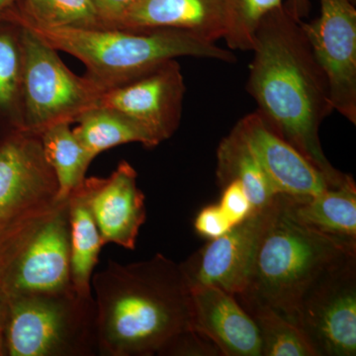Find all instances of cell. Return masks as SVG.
<instances>
[{
	"instance_id": "d6986e66",
	"label": "cell",
	"mask_w": 356,
	"mask_h": 356,
	"mask_svg": "<svg viewBox=\"0 0 356 356\" xmlns=\"http://www.w3.org/2000/svg\"><path fill=\"white\" fill-rule=\"evenodd\" d=\"M69 203L70 281L77 295L93 297L92 281L103 243L81 184L67 196Z\"/></svg>"
},
{
	"instance_id": "5b68a950",
	"label": "cell",
	"mask_w": 356,
	"mask_h": 356,
	"mask_svg": "<svg viewBox=\"0 0 356 356\" xmlns=\"http://www.w3.org/2000/svg\"><path fill=\"white\" fill-rule=\"evenodd\" d=\"M7 301L6 356L98 355L93 297L69 289Z\"/></svg>"
},
{
	"instance_id": "4316f807",
	"label": "cell",
	"mask_w": 356,
	"mask_h": 356,
	"mask_svg": "<svg viewBox=\"0 0 356 356\" xmlns=\"http://www.w3.org/2000/svg\"><path fill=\"white\" fill-rule=\"evenodd\" d=\"M163 355L215 356L221 353L209 339L193 330H188L175 337Z\"/></svg>"
},
{
	"instance_id": "7c38bea8",
	"label": "cell",
	"mask_w": 356,
	"mask_h": 356,
	"mask_svg": "<svg viewBox=\"0 0 356 356\" xmlns=\"http://www.w3.org/2000/svg\"><path fill=\"white\" fill-rule=\"evenodd\" d=\"M185 92L181 67L177 60H170L105 91L97 105L128 115L161 144L170 139L179 127Z\"/></svg>"
},
{
	"instance_id": "3957f363",
	"label": "cell",
	"mask_w": 356,
	"mask_h": 356,
	"mask_svg": "<svg viewBox=\"0 0 356 356\" xmlns=\"http://www.w3.org/2000/svg\"><path fill=\"white\" fill-rule=\"evenodd\" d=\"M21 24L56 50L81 60L86 65L84 76L103 92L177 58L236 62L232 51L177 30L138 32L118 28H44Z\"/></svg>"
},
{
	"instance_id": "ffe728a7",
	"label": "cell",
	"mask_w": 356,
	"mask_h": 356,
	"mask_svg": "<svg viewBox=\"0 0 356 356\" xmlns=\"http://www.w3.org/2000/svg\"><path fill=\"white\" fill-rule=\"evenodd\" d=\"M76 123L72 131L93 159L107 149L130 143H139L147 149L159 145L140 124L110 107L96 105L81 114Z\"/></svg>"
},
{
	"instance_id": "cb8c5ba5",
	"label": "cell",
	"mask_w": 356,
	"mask_h": 356,
	"mask_svg": "<svg viewBox=\"0 0 356 356\" xmlns=\"http://www.w3.org/2000/svg\"><path fill=\"white\" fill-rule=\"evenodd\" d=\"M261 332L262 355L318 356L303 332L280 313L243 296H235Z\"/></svg>"
},
{
	"instance_id": "f546056e",
	"label": "cell",
	"mask_w": 356,
	"mask_h": 356,
	"mask_svg": "<svg viewBox=\"0 0 356 356\" xmlns=\"http://www.w3.org/2000/svg\"><path fill=\"white\" fill-rule=\"evenodd\" d=\"M285 8L290 15L297 21H302L310 13V0H286Z\"/></svg>"
},
{
	"instance_id": "8fae6325",
	"label": "cell",
	"mask_w": 356,
	"mask_h": 356,
	"mask_svg": "<svg viewBox=\"0 0 356 356\" xmlns=\"http://www.w3.org/2000/svg\"><path fill=\"white\" fill-rule=\"evenodd\" d=\"M276 197L179 264L189 289L216 286L234 296L247 290L259 243L275 211Z\"/></svg>"
},
{
	"instance_id": "6da1fadb",
	"label": "cell",
	"mask_w": 356,
	"mask_h": 356,
	"mask_svg": "<svg viewBox=\"0 0 356 356\" xmlns=\"http://www.w3.org/2000/svg\"><path fill=\"white\" fill-rule=\"evenodd\" d=\"M248 92L257 113L325 175L334 187L353 179L325 156L323 122L334 111L329 83L301 28L284 4L267 14L255 32Z\"/></svg>"
},
{
	"instance_id": "d6a6232c",
	"label": "cell",
	"mask_w": 356,
	"mask_h": 356,
	"mask_svg": "<svg viewBox=\"0 0 356 356\" xmlns=\"http://www.w3.org/2000/svg\"><path fill=\"white\" fill-rule=\"evenodd\" d=\"M350 1L351 2V3L353 4V6H355L356 4V0H350Z\"/></svg>"
},
{
	"instance_id": "ac0fdd59",
	"label": "cell",
	"mask_w": 356,
	"mask_h": 356,
	"mask_svg": "<svg viewBox=\"0 0 356 356\" xmlns=\"http://www.w3.org/2000/svg\"><path fill=\"white\" fill-rule=\"evenodd\" d=\"M24 26L18 21L0 18V137L13 131H24Z\"/></svg>"
},
{
	"instance_id": "f1b7e54d",
	"label": "cell",
	"mask_w": 356,
	"mask_h": 356,
	"mask_svg": "<svg viewBox=\"0 0 356 356\" xmlns=\"http://www.w3.org/2000/svg\"><path fill=\"white\" fill-rule=\"evenodd\" d=\"M105 28H114L124 13L140 0H91Z\"/></svg>"
},
{
	"instance_id": "7a4b0ae2",
	"label": "cell",
	"mask_w": 356,
	"mask_h": 356,
	"mask_svg": "<svg viewBox=\"0 0 356 356\" xmlns=\"http://www.w3.org/2000/svg\"><path fill=\"white\" fill-rule=\"evenodd\" d=\"M98 355H163L191 329V289L179 264L163 254L93 274Z\"/></svg>"
},
{
	"instance_id": "ba28073f",
	"label": "cell",
	"mask_w": 356,
	"mask_h": 356,
	"mask_svg": "<svg viewBox=\"0 0 356 356\" xmlns=\"http://www.w3.org/2000/svg\"><path fill=\"white\" fill-rule=\"evenodd\" d=\"M294 324L318 356L356 355V255L331 267L309 288Z\"/></svg>"
},
{
	"instance_id": "603a6c76",
	"label": "cell",
	"mask_w": 356,
	"mask_h": 356,
	"mask_svg": "<svg viewBox=\"0 0 356 356\" xmlns=\"http://www.w3.org/2000/svg\"><path fill=\"white\" fill-rule=\"evenodd\" d=\"M4 17L44 28H105L91 0H18Z\"/></svg>"
},
{
	"instance_id": "1f68e13d",
	"label": "cell",
	"mask_w": 356,
	"mask_h": 356,
	"mask_svg": "<svg viewBox=\"0 0 356 356\" xmlns=\"http://www.w3.org/2000/svg\"><path fill=\"white\" fill-rule=\"evenodd\" d=\"M17 1L18 0H0V18H3L16 6Z\"/></svg>"
},
{
	"instance_id": "30bf717a",
	"label": "cell",
	"mask_w": 356,
	"mask_h": 356,
	"mask_svg": "<svg viewBox=\"0 0 356 356\" xmlns=\"http://www.w3.org/2000/svg\"><path fill=\"white\" fill-rule=\"evenodd\" d=\"M320 16L301 28L322 67L334 110L356 124V9L350 0H318Z\"/></svg>"
},
{
	"instance_id": "484cf974",
	"label": "cell",
	"mask_w": 356,
	"mask_h": 356,
	"mask_svg": "<svg viewBox=\"0 0 356 356\" xmlns=\"http://www.w3.org/2000/svg\"><path fill=\"white\" fill-rule=\"evenodd\" d=\"M222 192L220 207L228 216L234 226L245 221L254 213V207L250 202L245 187L238 180H233L222 186Z\"/></svg>"
},
{
	"instance_id": "7402d4cb",
	"label": "cell",
	"mask_w": 356,
	"mask_h": 356,
	"mask_svg": "<svg viewBox=\"0 0 356 356\" xmlns=\"http://www.w3.org/2000/svg\"><path fill=\"white\" fill-rule=\"evenodd\" d=\"M44 156L57 177L58 198L65 199L86 179L93 159L81 144L70 124L62 123L40 135Z\"/></svg>"
},
{
	"instance_id": "d4e9b609",
	"label": "cell",
	"mask_w": 356,
	"mask_h": 356,
	"mask_svg": "<svg viewBox=\"0 0 356 356\" xmlns=\"http://www.w3.org/2000/svg\"><path fill=\"white\" fill-rule=\"evenodd\" d=\"M284 0H224L229 50L252 51L255 32L267 14L282 6Z\"/></svg>"
},
{
	"instance_id": "83f0119b",
	"label": "cell",
	"mask_w": 356,
	"mask_h": 356,
	"mask_svg": "<svg viewBox=\"0 0 356 356\" xmlns=\"http://www.w3.org/2000/svg\"><path fill=\"white\" fill-rule=\"evenodd\" d=\"M233 227L235 226L219 204L204 207L194 221L196 233L210 241L228 233Z\"/></svg>"
},
{
	"instance_id": "e0dca14e",
	"label": "cell",
	"mask_w": 356,
	"mask_h": 356,
	"mask_svg": "<svg viewBox=\"0 0 356 356\" xmlns=\"http://www.w3.org/2000/svg\"><path fill=\"white\" fill-rule=\"evenodd\" d=\"M288 214L308 228L356 245V186L350 180L305 197L280 195Z\"/></svg>"
},
{
	"instance_id": "52a82bcc",
	"label": "cell",
	"mask_w": 356,
	"mask_h": 356,
	"mask_svg": "<svg viewBox=\"0 0 356 356\" xmlns=\"http://www.w3.org/2000/svg\"><path fill=\"white\" fill-rule=\"evenodd\" d=\"M24 28L23 121L24 131L40 136L51 126L76 123L98 104L103 91L86 76L74 74L56 49Z\"/></svg>"
},
{
	"instance_id": "4fadbf2b",
	"label": "cell",
	"mask_w": 356,
	"mask_h": 356,
	"mask_svg": "<svg viewBox=\"0 0 356 356\" xmlns=\"http://www.w3.org/2000/svg\"><path fill=\"white\" fill-rule=\"evenodd\" d=\"M137 179L132 165L122 161L108 177H86L81 184L103 245L135 250L147 219L146 197Z\"/></svg>"
},
{
	"instance_id": "44dd1931",
	"label": "cell",
	"mask_w": 356,
	"mask_h": 356,
	"mask_svg": "<svg viewBox=\"0 0 356 356\" xmlns=\"http://www.w3.org/2000/svg\"><path fill=\"white\" fill-rule=\"evenodd\" d=\"M217 178L221 187L233 180L240 181L254 212L273 203L277 195L236 126L218 147Z\"/></svg>"
},
{
	"instance_id": "836d02e7",
	"label": "cell",
	"mask_w": 356,
	"mask_h": 356,
	"mask_svg": "<svg viewBox=\"0 0 356 356\" xmlns=\"http://www.w3.org/2000/svg\"><path fill=\"white\" fill-rule=\"evenodd\" d=\"M0 139H1V137H0Z\"/></svg>"
},
{
	"instance_id": "277c9868",
	"label": "cell",
	"mask_w": 356,
	"mask_h": 356,
	"mask_svg": "<svg viewBox=\"0 0 356 356\" xmlns=\"http://www.w3.org/2000/svg\"><path fill=\"white\" fill-rule=\"evenodd\" d=\"M356 255L351 245L293 219L276 197V208L255 255L247 297L294 324L300 302L331 267Z\"/></svg>"
},
{
	"instance_id": "8992f818",
	"label": "cell",
	"mask_w": 356,
	"mask_h": 356,
	"mask_svg": "<svg viewBox=\"0 0 356 356\" xmlns=\"http://www.w3.org/2000/svg\"><path fill=\"white\" fill-rule=\"evenodd\" d=\"M69 289L74 288L67 197L0 233V290L10 298Z\"/></svg>"
},
{
	"instance_id": "9a60e30c",
	"label": "cell",
	"mask_w": 356,
	"mask_h": 356,
	"mask_svg": "<svg viewBox=\"0 0 356 356\" xmlns=\"http://www.w3.org/2000/svg\"><path fill=\"white\" fill-rule=\"evenodd\" d=\"M191 329L224 356H261L262 341L254 318L231 293L216 286L191 289Z\"/></svg>"
},
{
	"instance_id": "2e32d148",
	"label": "cell",
	"mask_w": 356,
	"mask_h": 356,
	"mask_svg": "<svg viewBox=\"0 0 356 356\" xmlns=\"http://www.w3.org/2000/svg\"><path fill=\"white\" fill-rule=\"evenodd\" d=\"M114 28L138 32L177 30L216 43L226 31L224 0H140Z\"/></svg>"
},
{
	"instance_id": "9c48e42d",
	"label": "cell",
	"mask_w": 356,
	"mask_h": 356,
	"mask_svg": "<svg viewBox=\"0 0 356 356\" xmlns=\"http://www.w3.org/2000/svg\"><path fill=\"white\" fill-rule=\"evenodd\" d=\"M40 136L13 131L0 139V233L60 200Z\"/></svg>"
},
{
	"instance_id": "5bb4252c",
	"label": "cell",
	"mask_w": 356,
	"mask_h": 356,
	"mask_svg": "<svg viewBox=\"0 0 356 356\" xmlns=\"http://www.w3.org/2000/svg\"><path fill=\"white\" fill-rule=\"evenodd\" d=\"M236 126L277 195L305 197L334 187L303 154L267 127L257 112Z\"/></svg>"
},
{
	"instance_id": "4dcf8cb0",
	"label": "cell",
	"mask_w": 356,
	"mask_h": 356,
	"mask_svg": "<svg viewBox=\"0 0 356 356\" xmlns=\"http://www.w3.org/2000/svg\"><path fill=\"white\" fill-rule=\"evenodd\" d=\"M8 301L3 292L0 290V356H6V329Z\"/></svg>"
}]
</instances>
